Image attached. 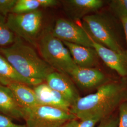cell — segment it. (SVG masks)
Instances as JSON below:
<instances>
[{"label": "cell", "mask_w": 127, "mask_h": 127, "mask_svg": "<svg viewBox=\"0 0 127 127\" xmlns=\"http://www.w3.org/2000/svg\"><path fill=\"white\" fill-rule=\"evenodd\" d=\"M127 101V79L108 82L97 88L95 93L80 97L71 106V113L79 120L108 117Z\"/></svg>", "instance_id": "obj_1"}, {"label": "cell", "mask_w": 127, "mask_h": 127, "mask_svg": "<svg viewBox=\"0 0 127 127\" xmlns=\"http://www.w3.org/2000/svg\"><path fill=\"white\" fill-rule=\"evenodd\" d=\"M0 53L20 75L27 79L44 81L55 71L32 47L18 37L11 45L0 48Z\"/></svg>", "instance_id": "obj_2"}, {"label": "cell", "mask_w": 127, "mask_h": 127, "mask_svg": "<svg viewBox=\"0 0 127 127\" xmlns=\"http://www.w3.org/2000/svg\"><path fill=\"white\" fill-rule=\"evenodd\" d=\"M37 47L42 59L57 72L70 76L78 67L67 48L53 35L51 29L47 28L41 32Z\"/></svg>", "instance_id": "obj_3"}, {"label": "cell", "mask_w": 127, "mask_h": 127, "mask_svg": "<svg viewBox=\"0 0 127 127\" xmlns=\"http://www.w3.org/2000/svg\"><path fill=\"white\" fill-rule=\"evenodd\" d=\"M43 18V13L40 9L26 13H10L7 17V23L16 36L37 47Z\"/></svg>", "instance_id": "obj_4"}, {"label": "cell", "mask_w": 127, "mask_h": 127, "mask_svg": "<svg viewBox=\"0 0 127 127\" xmlns=\"http://www.w3.org/2000/svg\"><path fill=\"white\" fill-rule=\"evenodd\" d=\"M22 112L27 127H60L77 118L71 112L41 104L22 108Z\"/></svg>", "instance_id": "obj_5"}, {"label": "cell", "mask_w": 127, "mask_h": 127, "mask_svg": "<svg viewBox=\"0 0 127 127\" xmlns=\"http://www.w3.org/2000/svg\"><path fill=\"white\" fill-rule=\"evenodd\" d=\"M84 28L91 38L102 45L123 54H127L118 41L108 19L100 14H91L82 18Z\"/></svg>", "instance_id": "obj_6"}, {"label": "cell", "mask_w": 127, "mask_h": 127, "mask_svg": "<svg viewBox=\"0 0 127 127\" xmlns=\"http://www.w3.org/2000/svg\"><path fill=\"white\" fill-rule=\"evenodd\" d=\"M51 32L55 37L62 41L93 48L91 37L85 29L73 21L59 18Z\"/></svg>", "instance_id": "obj_7"}, {"label": "cell", "mask_w": 127, "mask_h": 127, "mask_svg": "<svg viewBox=\"0 0 127 127\" xmlns=\"http://www.w3.org/2000/svg\"><path fill=\"white\" fill-rule=\"evenodd\" d=\"M93 48L100 58L109 68L123 77H127V55L119 53L102 45L91 38Z\"/></svg>", "instance_id": "obj_8"}, {"label": "cell", "mask_w": 127, "mask_h": 127, "mask_svg": "<svg viewBox=\"0 0 127 127\" xmlns=\"http://www.w3.org/2000/svg\"><path fill=\"white\" fill-rule=\"evenodd\" d=\"M47 85L59 93L72 105L80 97L76 87L66 74L54 71L46 79Z\"/></svg>", "instance_id": "obj_9"}, {"label": "cell", "mask_w": 127, "mask_h": 127, "mask_svg": "<svg viewBox=\"0 0 127 127\" xmlns=\"http://www.w3.org/2000/svg\"><path fill=\"white\" fill-rule=\"evenodd\" d=\"M79 87L83 89L98 88L107 81V78L96 68L77 67L70 75Z\"/></svg>", "instance_id": "obj_10"}, {"label": "cell", "mask_w": 127, "mask_h": 127, "mask_svg": "<svg viewBox=\"0 0 127 127\" xmlns=\"http://www.w3.org/2000/svg\"><path fill=\"white\" fill-rule=\"evenodd\" d=\"M39 104L53 107L71 112V104L57 91L42 83L33 88Z\"/></svg>", "instance_id": "obj_11"}, {"label": "cell", "mask_w": 127, "mask_h": 127, "mask_svg": "<svg viewBox=\"0 0 127 127\" xmlns=\"http://www.w3.org/2000/svg\"><path fill=\"white\" fill-rule=\"evenodd\" d=\"M63 42L67 48L74 62L78 67L93 68L97 63L99 57L94 48Z\"/></svg>", "instance_id": "obj_12"}, {"label": "cell", "mask_w": 127, "mask_h": 127, "mask_svg": "<svg viewBox=\"0 0 127 127\" xmlns=\"http://www.w3.org/2000/svg\"><path fill=\"white\" fill-rule=\"evenodd\" d=\"M65 9L74 19L83 18L96 12L104 5L102 0H68L64 1Z\"/></svg>", "instance_id": "obj_13"}, {"label": "cell", "mask_w": 127, "mask_h": 127, "mask_svg": "<svg viewBox=\"0 0 127 127\" xmlns=\"http://www.w3.org/2000/svg\"><path fill=\"white\" fill-rule=\"evenodd\" d=\"M43 81L28 79L22 76L14 69L4 57L0 53V84L8 86L18 82L27 85L36 86L43 83Z\"/></svg>", "instance_id": "obj_14"}, {"label": "cell", "mask_w": 127, "mask_h": 127, "mask_svg": "<svg viewBox=\"0 0 127 127\" xmlns=\"http://www.w3.org/2000/svg\"><path fill=\"white\" fill-rule=\"evenodd\" d=\"M0 114L10 118L23 119L22 108L8 86L0 84Z\"/></svg>", "instance_id": "obj_15"}, {"label": "cell", "mask_w": 127, "mask_h": 127, "mask_svg": "<svg viewBox=\"0 0 127 127\" xmlns=\"http://www.w3.org/2000/svg\"><path fill=\"white\" fill-rule=\"evenodd\" d=\"M8 87L21 108H31L40 104L33 89L27 84L15 82Z\"/></svg>", "instance_id": "obj_16"}, {"label": "cell", "mask_w": 127, "mask_h": 127, "mask_svg": "<svg viewBox=\"0 0 127 127\" xmlns=\"http://www.w3.org/2000/svg\"><path fill=\"white\" fill-rule=\"evenodd\" d=\"M16 37L8 26L7 18L0 14V48L11 45Z\"/></svg>", "instance_id": "obj_17"}, {"label": "cell", "mask_w": 127, "mask_h": 127, "mask_svg": "<svg viewBox=\"0 0 127 127\" xmlns=\"http://www.w3.org/2000/svg\"><path fill=\"white\" fill-rule=\"evenodd\" d=\"M41 7L39 0H17L11 13L23 14L39 9Z\"/></svg>", "instance_id": "obj_18"}, {"label": "cell", "mask_w": 127, "mask_h": 127, "mask_svg": "<svg viewBox=\"0 0 127 127\" xmlns=\"http://www.w3.org/2000/svg\"><path fill=\"white\" fill-rule=\"evenodd\" d=\"M110 6L120 19L127 18V0H113Z\"/></svg>", "instance_id": "obj_19"}, {"label": "cell", "mask_w": 127, "mask_h": 127, "mask_svg": "<svg viewBox=\"0 0 127 127\" xmlns=\"http://www.w3.org/2000/svg\"><path fill=\"white\" fill-rule=\"evenodd\" d=\"M100 122L98 119L79 120L77 118L70 120L60 127H95Z\"/></svg>", "instance_id": "obj_20"}, {"label": "cell", "mask_w": 127, "mask_h": 127, "mask_svg": "<svg viewBox=\"0 0 127 127\" xmlns=\"http://www.w3.org/2000/svg\"><path fill=\"white\" fill-rule=\"evenodd\" d=\"M17 0H0V14L7 18L11 13Z\"/></svg>", "instance_id": "obj_21"}, {"label": "cell", "mask_w": 127, "mask_h": 127, "mask_svg": "<svg viewBox=\"0 0 127 127\" xmlns=\"http://www.w3.org/2000/svg\"><path fill=\"white\" fill-rule=\"evenodd\" d=\"M118 127H127V101L119 107Z\"/></svg>", "instance_id": "obj_22"}, {"label": "cell", "mask_w": 127, "mask_h": 127, "mask_svg": "<svg viewBox=\"0 0 127 127\" xmlns=\"http://www.w3.org/2000/svg\"><path fill=\"white\" fill-rule=\"evenodd\" d=\"M0 127H27L26 125L18 124L14 123L11 118L0 114Z\"/></svg>", "instance_id": "obj_23"}, {"label": "cell", "mask_w": 127, "mask_h": 127, "mask_svg": "<svg viewBox=\"0 0 127 127\" xmlns=\"http://www.w3.org/2000/svg\"><path fill=\"white\" fill-rule=\"evenodd\" d=\"M118 118L108 117L100 121L96 127H118Z\"/></svg>", "instance_id": "obj_24"}, {"label": "cell", "mask_w": 127, "mask_h": 127, "mask_svg": "<svg viewBox=\"0 0 127 127\" xmlns=\"http://www.w3.org/2000/svg\"><path fill=\"white\" fill-rule=\"evenodd\" d=\"M41 7L48 8L52 7L57 5L59 3L58 0H39Z\"/></svg>", "instance_id": "obj_25"}, {"label": "cell", "mask_w": 127, "mask_h": 127, "mask_svg": "<svg viewBox=\"0 0 127 127\" xmlns=\"http://www.w3.org/2000/svg\"><path fill=\"white\" fill-rule=\"evenodd\" d=\"M121 22L122 23L123 29H124V32H125L127 45V18H122V19H121ZM126 53H127V50L126 51Z\"/></svg>", "instance_id": "obj_26"}]
</instances>
